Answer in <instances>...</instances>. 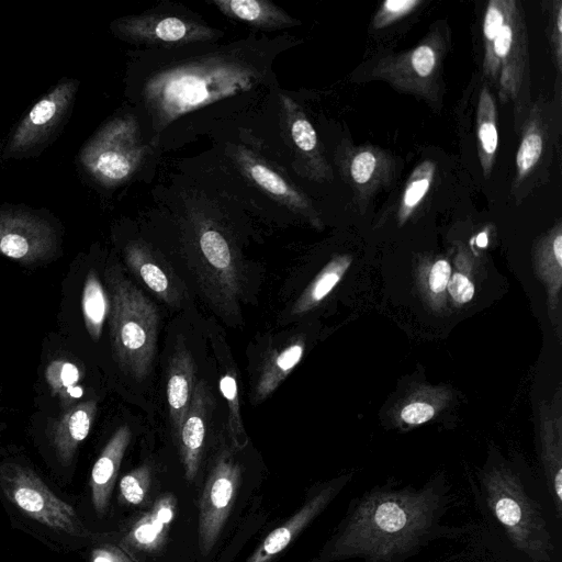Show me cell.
Segmentation results:
<instances>
[{
	"instance_id": "1",
	"label": "cell",
	"mask_w": 562,
	"mask_h": 562,
	"mask_svg": "<svg viewBox=\"0 0 562 562\" xmlns=\"http://www.w3.org/2000/svg\"><path fill=\"white\" fill-rule=\"evenodd\" d=\"M240 41L206 54L173 53L156 61L140 79V109L150 127L149 142L178 117L221 99L238 95L268 79V45Z\"/></svg>"
},
{
	"instance_id": "2",
	"label": "cell",
	"mask_w": 562,
	"mask_h": 562,
	"mask_svg": "<svg viewBox=\"0 0 562 562\" xmlns=\"http://www.w3.org/2000/svg\"><path fill=\"white\" fill-rule=\"evenodd\" d=\"M446 502L442 487H374L352 503L317 561L402 562L447 531Z\"/></svg>"
},
{
	"instance_id": "3",
	"label": "cell",
	"mask_w": 562,
	"mask_h": 562,
	"mask_svg": "<svg viewBox=\"0 0 562 562\" xmlns=\"http://www.w3.org/2000/svg\"><path fill=\"white\" fill-rule=\"evenodd\" d=\"M0 502L14 528L59 553H74L101 541L75 505L30 463L0 461Z\"/></svg>"
},
{
	"instance_id": "4",
	"label": "cell",
	"mask_w": 562,
	"mask_h": 562,
	"mask_svg": "<svg viewBox=\"0 0 562 562\" xmlns=\"http://www.w3.org/2000/svg\"><path fill=\"white\" fill-rule=\"evenodd\" d=\"M110 291V335L115 360L137 380L146 378L155 359L158 313L155 305L116 268L105 272Z\"/></svg>"
},
{
	"instance_id": "5",
	"label": "cell",
	"mask_w": 562,
	"mask_h": 562,
	"mask_svg": "<svg viewBox=\"0 0 562 562\" xmlns=\"http://www.w3.org/2000/svg\"><path fill=\"white\" fill-rule=\"evenodd\" d=\"M483 492L512 544L533 562L550 561L553 546L547 521L519 479L508 471H493L483 480Z\"/></svg>"
},
{
	"instance_id": "6",
	"label": "cell",
	"mask_w": 562,
	"mask_h": 562,
	"mask_svg": "<svg viewBox=\"0 0 562 562\" xmlns=\"http://www.w3.org/2000/svg\"><path fill=\"white\" fill-rule=\"evenodd\" d=\"M484 44L483 70L503 103L517 102L528 86V34L520 2L510 0L504 23Z\"/></svg>"
},
{
	"instance_id": "7",
	"label": "cell",
	"mask_w": 562,
	"mask_h": 562,
	"mask_svg": "<svg viewBox=\"0 0 562 562\" xmlns=\"http://www.w3.org/2000/svg\"><path fill=\"white\" fill-rule=\"evenodd\" d=\"M111 27L124 41L162 49L213 43L223 36L222 31L179 9H155L120 18Z\"/></svg>"
},
{
	"instance_id": "8",
	"label": "cell",
	"mask_w": 562,
	"mask_h": 562,
	"mask_svg": "<svg viewBox=\"0 0 562 562\" xmlns=\"http://www.w3.org/2000/svg\"><path fill=\"white\" fill-rule=\"evenodd\" d=\"M139 139L138 124L119 119L105 125L82 153V161L90 173L103 184L126 181L145 157Z\"/></svg>"
},
{
	"instance_id": "9",
	"label": "cell",
	"mask_w": 562,
	"mask_h": 562,
	"mask_svg": "<svg viewBox=\"0 0 562 562\" xmlns=\"http://www.w3.org/2000/svg\"><path fill=\"white\" fill-rule=\"evenodd\" d=\"M77 89L75 79H63L50 89L20 121L8 139L3 156L21 158L44 148L67 117Z\"/></svg>"
},
{
	"instance_id": "10",
	"label": "cell",
	"mask_w": 562,
	"mask_h": 562,
	"mask_svg": "<svg viewBox=\"0 0 562 562\" xmlns=\"http://www.w3.org/2000/svg\"><path fill=\"white\" fill-rule=\"evenodd\" d=\"M445 49L441 33H432L413 49L380 59L372 77L386 80L395 89L431 100Z\"/></svg>"
},
{
	"instance_id": "11",
	"label": "cell",
	"mask_w": 562,
	"mask_h": 562,
	"mask_svg": "<svg viewBox=\"0 0 562 562\" xmlns=\"http://www.w3.org/2000/svg\"><path fill=\"white\" fill-rule=\"evenodd\" d=\"M57 248L54 227L33 213L0 212V254L24 265L50 259Z\"/></svg>"
},
{
	"instance_id": "12",
	"label": "cell",
	"mask_w": 562,
	"mask_h": 562,
	"mask_svg": "<svg viewBox=\"0 0 562 562\" xmlns=\"http://www.w3.org/2000/svg\"><path fill=\"white\" fill-rule=\"evenodd\" d=\"M239 481V467L222 457L204 484L199 514V546L203 554H209L218 539L234 505Z\"/></svg>"
},
{
	"instance_id": "13",
	"label": "cell",
	"mask_w": 562,
	"mask_h": 562,
	"mask_svg": "<svg viewBox=\"0 0 562 562\" xmlns=\"http://www.w3.org/2000/svg\"><path fill=\"white\" fill-rule=\"evenodd\" d=\"M95 413L94 400L80 402L65 409L48 426L47 440L53 464L66 482L71 480L78 449L90 432Z\"/></svg>"
},
{
	"instance_id": "14",
	"label": "cell",
	"mask_w": 562,
	"mask_h": 562,
	"mask_svg": "<svg viewBox=\"0 0 562 562\" xmlns=\"http://www.w3.org/2000/svg\"><path fill=\"white\" fill-rule=\"evenodd\" d=\"M345 483L344 479L336 480L316 491L299 512L262 540L246 562H270L327 507Z\"/></svg>"
},
{
	"instance_id": "15",
	"label": "cell",
	"mask_w": 562,
	"mask_h": 562,
	"mask_svg": "<svg viewBox=\"0 0 562 562\" xmlns=\"http://www.w3.org/2000/svg\"><path fill=\"white\" fill-rule=\"evenodd\" d=\"M131 440L128 426H121L109 439L92 465L88 482L94 513L102 517L109 507L123 456Z\"/></svg>"
},
{
	"instance_id": "16",
	"label": "cell",
	"mask_w": 562,
	"mask_h": 562,
	"mask_svg": "<svg viewBox=\"0 0 562 562\" xmlns=\"http://www.w3.org/2000/svg\"><path fill=\"white\" fill-rule=\"evenodd\" d=\"M281 100L289 138L304 159L308 177L317 181L329 180L331 169L322 154L313 125L291 99L282 95Z\"/></svg>"
},
{
	"instance_id": "17",
	"label": "cell",
	"mask_w": 562,
	"mask_h": 562,
	"mask_svg": "<svg viewBox=\"0 0 562 562\" xmlns=\"http://www.w3.org/2000/svg\"><path fill=\"white\" fill-rule=\"evenodd\" d=\"M210 395L203 381L193 389L191 403L179 430V445L188 480L198 470L205 437V422Z\"/></svg>"
},
{
	"instance_id": "18",
	"label": "cell",
	"mask_w": 562,
	"mask_h": 562,
	"mask_svg": "<svg viewBox=\"0 0 562 562\" xmlns=\"http://www.w3.org/2000/svg\"><path fill=\"white\" fill-rule=\"evenodd\" d=\"M212 3L225 16L260 31H276L301 24L283 9L266 0H214Z\"/></svg>"
},
{
	"instance_id": "19",
	"label": "cell",
	"mask_w": 562,
	"mask_h": 562,
	"mask_svg": "<svg viewBox=\"0 0 562 562\" xmlns=\"http://www.w3.org/2000/svg\"><path fill=\"white\" fill-rule=\"evenodd\" d=\"M193 380L194 363L191 355L184 348H179L172 356L167 376V402L177 436L191 403Z\"/></svg>"
},
{
	"instance_id": "20",
	"label": "cell",
	"mask_w": 562,
	"mask_h": 562,
	"mask_svg": "<svg viewBox=\"0 0 562 562\" xmlns=\"http://www.w3.org/2000/svg\"><path fill=\"white\" fill-rule=\"evenodd\" d=\"M549 138V127L543 108L535 104L525 122L521 140L516 154L514 186H520L538 167L543 158Z\"/></svg>"
},
{
	"instance_id": "21",
	"label": "cell",
	"mask_w": 562,
	"mask_h": 562,
	"mask_svg": "<svg viewBox=\"0 0 562 562\" xmlns=\"http://www.w3.org/2000/svg\"><path fill=\"white\" fill-rule=\"evenodd\" d=\"M389 157L372 146L353 148L346 161L348 177L361 196H369L389 176Z\"/></svg>"
},
{
	"instance_id": "22",
	"label": "cell",
	"mask_w": 562,
	"mask_h": 562,
	"mask_svg": "<svg viewBox=\"0 0 562 562\" xmlns=\"http://www.w3.org/2000/svg\"><path fill=\"white\" fill-rule=\"evenodd\" d=\"M241 166L249 179L262 191L283 202L291 210L305 214L311 212L310 201L265 162L251 155H245L241 159Z\"/></svg>"
},
{
	"instance_id": "23",
	"label": "cell",
	"mask_w": 562,
	"mask_h": 562,
	"mask_svg": "<svg viewBox=\"0 0 562 562\" xmlns=\"http://www.w3.org/2000/svg\"><path fill=\"white\" fill-rule=\"evenodd\" d=\"M476 137L480 164L485 178H488L495 162L498 133L497 111L493 94L484 85L480 91L476 109Z\"/></svg>"
},
{
	"instance_id": "24",
	"label": "cell",
	"mask_w": 562,
	"mask_h": 562,
	"mask_svg": "<svg viewBox=\"0 0 562 562\" xmlns=\"http://www.w3.org/2000/svg\"><path fill=\"white\" fill-rule=\"evenodd\" d=\"M126 261L143 283L168 303L177 297L176 288L166 269L157 262L144 246L130 245L126 248Z\"/></svg>"
},
{
	"instance_id": "25",
	"label": "cell",
	"mask_w": 562,
	"mask_h": 562,
	"mask_svg": "<svg viewBox=\"0 0 562 562\" xmlns=\"http://www.w3.org/2000/svg\"><path fill=\"white\" fill-rule=\"evenodd\" d=\"M304 347L300 341L288 344L274 351L263 363L255 386L254 398L257 402L269 396L300 362Z\"/></svg>"
},
{
	"instance_id": "26",
	"label": "cell",
	"mask_w": 562,
	"mask_h": 562,
	"mask_svg": "<svg viewBox=\"0 0 562 562\" xmlns=\"http://www.w3.org/2000/svg\"><path fill=\"white\" fill-rule=\"evenodd\" d=\"M81 310L85 326L93 340H99L109 314V297L94 271H90L83 283Z\"/></svg>"
},
{
	"instance_id": "27",
	"label": "cell",
	"mask_w": 562,
	"mask_h": 562,
	"mask_svg": "<svg viewBox=\"0 0 562 562\" xmlns=\"http://www.w3.org/2000/svg\"><path fill=\"white\" fill-rule=\"evenodd\" d=\"M45 380L52 394L60 401L64 408H68L83 393L81 371L78 366L66 359H55L46 367Z\"/></svg>"
},
{
	"instance_id": "28",
	"label": "cell",
	"mask_w": 562,
	"mask_h": 562,
	"mask_svg": "<svg viewBox=\"0 0 562 562\" xmlns=\"http://www.w3.org/2000/svg\"><path fill=\"white\" fill-rule=\"evenodd\" d=\"M436 165L431 160L422 161L409 176L404 188L397 217L404 224L419 206L434 181Z\"/></svg>"
},
{
	"instance_id": "29",
	"label": "cell",
	"mask_w": 562,
	"mask_h": 562,
	"mask_svg": "<svg viewBox=\"0 0 562 562\" xmlns=\"http://www.w3.org/2000/svg\"><path fill=\"white\" fill-rule=\"evenodd\" d=\"M202 256L221 274H233V256L225 237L213 228L204 229L199 238Z\"/></svg>"
},
{
	"instance_id": "30",
	"label": "cell",
	"mask_w": 562,
	"mask_h": 562,
	"mask_svg": "<svg viewBox=\"0 0 562 562\" xmlns=\"http://www.w3.org/2000/svg\"><path fill=\"white\" fill-rule=\"evenodd\" d=\"M339 268H341L340 262L330 263L315 280L310 290L297 301L293 313L304 312L323 300L338 282Z\"/></svg>"
},
{
	"instance_id": "31",
	"label": "cell",
	"mask_w": 562,
	"mask_h": 562,
	"mask_svg": "<svg viewBox=\"0 0 562 562\" xmlns=\"http://www.w3.org/2000/svg\"><path fill=\"white\" fill-rule=\"evenodd\" d=\"M165 527L149 514L134 525L124 540L138 548L153 549L161 541Z\"/></svg>"
},
{
	"instance_id": "32",
	"label": "cell",
	"mask_w": 562,
	"mask_h": 562,
	"mask_svg": "<svg viewBox=\"0 0 562 562\" xmlns=\"http://www.w3.org/2000/svg\"><path fill=\"white\" fill-rule=\"evenodd\" d=\"M149 485V470L147 467L138 468L120 480L121 498L132 505L140 504Z\"/></svg>"
},
{
	"instance_id": "33",
	"label": "cell",
	"mask_w": 562,
	"mask_h": 562,
	"mask_svg": "<svg viewBox=\"0 0 562 562\" xmlns=\"http://www.w3.org/2000/svg\"><path fill=\"white\" fill-rule=\"evenodd\" d=\"M422 3L420 0H386L376 10L372 19V26L374 29L385 27L409 14Z\"/></svg>"
},
{
	"instance_id": "34",
	"label": "cell",
	"mask_w": 562,
	"mask_h": 562,
	"mask_svg": "<svg viewBox=\"0 0 562 562\" xmlns=\"http://www.w3.org/2000/svg\"><path fill=\"white\" fill-rule=\"evenodd\" d=\"M549 40L557 69H562V2L555 1L549 21Z\"/></svg>"
},
{
	"instance_id": "35",
	"label": "cell",
	"mask_w": 562,
	"mask_h": 562,
	"mask_svg": "<svg viewBox=\"0 0 562 562\" xmlns=\"http://www.w3.org/2000/svg\"><path fill=\"white\" fill-rule=\"evenodd\" d=\"M220 389L228 403L231 427L235 432H239L241 429V424L239 414L237 383L235 378L232 374L223 375L220 381Z\"/></svg>"
},
{
	"instance_id": "36",
	"label": "cell",
	"mask_w": 562,
	"mask_h": 562,
	"mask_svg": "<svg viewBox=\"0 0 562 562\" xmlns=\"http://www.w3.org/2000/svg\"><path fill=\"white\" fill-rule=\"evenodd\" d=\"M89 562H134L121 548L108 543L95 542L89 551Z\"/></svg>"
},
{
	"instance_id": "37",
	"label": "cell",
	"mask_w": 562,
	"mask_h": 562,
	"mask_svg": "<svg viewBox=\"0 0 562 562\" xmlns=\"http://www.w3.org/2000/svg\"><path fill=\"white\" fill-rule=\"evenodd\" d=\"M448 289L453 300L458 303L470 301L474 293L473 284L461 273H456L450 281H448Z\"/></svg>"
},
{
	"instance_id": "38",
	"label": "cell",
	"mask_w": 562,
	"mask_h": 562,
	"mask_svg": "<svg viewBox=\"0 0 562 562\" xmlns=\"http://www.w3.org/2000/svg\"><path fill=\"white\" fill-rule=\"evenodd\" d=\"M401 416L407 424H422L434 416V408L426 403H412L403 408Z\"/></svg>"
},
{
	"instance_id": "39",
	"label": "cell",
	"mask_w": 562,
	"mask_h": 562,
	"mask_svg": "<svg viewBox=\"0 0 562 562\" xmlns=\"http://www.w3.org/2000/svg\"><path fill=\"white\" fill-rule=\"evenodd\" d=\"M450 278V266L446 260H438L431 268L429 285L432 292L439 293L445 290Z\"/></svg>"
},
{
	"instance_id": "40",
	"label": "cell",
	"mask_w": 562,
	"mask_h": 562,
	"mask_svg": "<svg viewBox=\"0 0 562 562\" xmlns=\"http://www.w3.org/2000/svg\"><path fill=\"white\" fill-rule=\"evenodd\" d=\"M151 515L167 526L173 517V501L171 498L159 499Z\"/></svg>"
},
{
	"instance_id": "41",
	"label": "cell",
	"mask_w": 562,
	"mask_h": 562,
	"mask_svg": "<svg viewBox=\"0 0 562 562\" xmlns=\"http://www.w3.org/2000/svg\"><path fill=\"white\" fill-rule=\"evenodd\" d=\"M476 244L479 247H485L486 244H487V236L485 233H481L477 237H476Z\"/></svg>"
}]
</instances>
